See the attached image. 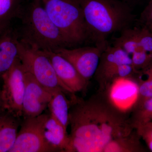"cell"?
I'll list each match as a JSON object with an SVG mask.
<instances>
[{
	"label": "cell",
	"instance_id": "cell-6",
	"mask_svg": "<svg viewBox=\"0 0 152 152\" xmlns=\"http://www.w3.org/2000/svg\"><path fill=\"white\" fill-rule=\"evenodd\" d=\"M48 114L22 119L16 139L9 152H57L48 142L44 134V126Z\"/></svg>",
	"mask_w": 152,
	"mask_h": 152
},
{
	"label": "cell",
	"instance_id": "cell-21",
	"mask_svg": "<svg viewBox=\"0 0 152 152\" xmlns=\"http://www.w3.org/2000/svg\"><path fill=\"white\" fill-rule=\"evenodd\" d=\"M137 37L140 48L144 51L152 55V32L143 26L137 27Z\"/></svg>",
	"mask_w": 152,
	"mask_h": 152
},
{
	"label": "cell",
	"instance_id": "cell-2",
	"mask_svg": "<svg viewBox=\"0 0 152 152\" xmlns=\"http://www.w3.org/2000/svg\"><path fill=\"white\" fill-rule=\"evenodd\" d=\"M89 39L103 51L108 38L132 27L135 20L132 7L123 0H80Z\"/></svg>",
	"mask_w": 152,
	"mask_h": 152
},
{
	"label": "cell",
	"instance_id": "cell-7",
	"mask_svg": "<svg viewBox=\"0 0 152 152\" xmlns=\"http://www.w3.org/2000/svg\"><path fill=\"white\" fill-rule=\"evenodd\" d=\"M25 69L19 58L2 77L1 89L4 107L7 110L22 117L25 90Z\"/></svg>",
	"mask_w": 152,
	"mask_h": 152
},
{
	"label": "cell",
	"instance_id": "cell-12",
	"mask_svg": "<svg viewBox=\"0 0 152 152\" xmlns=\"http://www.w3.org/2000/svg\"><path fill=\"white\" fill-rule=\"evenodd\" d=\"M19 33L10 26L0 30V79L19 58Z\"/></svg>",
	"mask_w": 152,
	"mask_h": 152
},
{
	"label": "cell",
	"instance_id": "cell-1",
	"mask_svg": "<svg viewBox=\"0 0 152 152\" xmlns=\"http://www.w3.org/2000/svg\"><path fill=\"white\" fill-rule=\"evenodd\" d=\"M69 142L66 152H103L116 138L134 129L129 117L114 103L109 91H97L85 100L70 97Z\"/></svg>",
	"mask_w": 152,
	"mask_h": 152
},
{
	"label": "cell",
	"instance_id": "cell-5",
	"mask_svg": "<svg viewBox=\"0 0 152 152\" xmlns=\"http://www.w3.org/2000/svg\"><path fill=\"white\" fill-rule=\"evenodd\" d=\"M18 51L19 59L25 69L45 88L52 94L58 90L66 91L60 83L50 61L43 51L19 40Z\"/></svg>",
	"mask_w": 152,
	"mask_h": 152
},
{
	"label": "cell",
	"instance_id": "cell-23",
	"mask_svg": "<svg viewBox=\"0 0 152 152\" xmlns=\"http://www.w3.org/2000/svg\"><path fill=\"white\" fill-rule=\"evenodd\" d=\"M134 129L145 142L148 149L152 152V121L139 125Z\"/></svg>",
	"mask_w": 152,
	"mask_h": 152
},
{
	"label": "cell",
	"instance_id": "cell-26",
	"mask_svg": "<svg viewBox=\"0 0 152 152\" xmlns=\"http://www.w3.org/2000/svg\"><path fill=\"white\" fill-rule=\"evenodd\" d=\"M4 110H5V109L4 107V103H3L2 98L1 96V89H0V111Z\"/></svg>",
	"mask_w": 152,
	"mask_h": 152
},
{
	"label": "cell",
	"instance_id": "cell-9",
	"mask_svg": "<svg viewBox=\"0 0 152 152\" xmlns=\"http://www.w3.org/2000/svg\"><path fill=\"white\" fill-rule=\"evenodd\" d=\"M53 51L69 61L88 83L94 77L103 51L96 46L62 48Z\"/></svg>",
	"mask_w": 152,
	"mask_h": 152
},
{
	"label": "cell",
	"instance_id": "cell-11",
	"mask_svg": "<svg viewBox=\"0 0 152 152\" xmlns=\"http://www.w3.org/2000/svg\"><path fill=\"white\" fill-rule=\"evenodd\" d=\"M25 90L23 102V118L37 116L48 108L52 94L25 70Z\"/></svg>",
	"mask_w": 152,
	"mask_h": 152
},
{
	"label": "cell",
	"instance_id": "cell-15",
	"mask_svg": "<svg viewBox=\"0 0 152 152\" xmlns=\"http://www.w3.org/2000/svg\"><path fill=\"white\" fill-rule=\"evenodd\" d=\"M141 139L134 129L128 134L112 140L104 148L103 152H147Z\"/></svg>",
	"mask_w": 152,
	"mask_h": 152
},
{
	"label": "cell",
	"instance_id": "cell-13",
	"mask_svg": "<svg viewBox=\"0 0 152 152\" xmlns=\"http://www.w3.org/2000/svg\"><path fill=\"white\" fill-rule=\"evenodd\" d=\"M4 110L0 111V152H9L13 146L22 119Z\"/></svg>",
	"mask_w": 152,
	"mask_h": 152
},
{
	"label": "cell",
	"instance_id": "cell-4",
	"mask_svg": "<svg viewBox=\"0 0 152 152\" xmlns=\"http://www.w3.org/2000/svg\"><path fill=\"white\" fill-rule=\"evenodd\" d=\"M42 2L69 47L89 40L80 0H42Z\"/></svg>",
	"mask_w": 152,
	"mask_h": 152
},
{
	"label": "cell",
	"instance_id": "cell-25",
	"mask_svg": "<svg viewBox=\"0 0 152 152\" xmlns=\"http://www.w3.org/2000/svg\"><path fill=\"white\" fill-rule=\"evenodd\" d=\"M123 1L132 7V5L135 4L136 3L139 2L141 0H123Z\"/></svg>",
	"mask_w": 152,
	"mask_h": 152
},
{
	"label": "cell",
	"instance_id": "cell-10",
	"mask_svg": "<svg viewBox=\"0 0 152 152\" xmlns=\"http://www.w3.org/2000/svg\"><path fill=\"white\" fill-rule=\"evenodd\" d=\"M50 61L64 89L69 94L85 93L88 90L87 82L69 61L52 50H43Z\"/></svg>",
	"mask_w": 152,
	"mask_h": 152
},
{
	"label": "cell",
	"instance_id": "cell-16",
	"mask_svg": "<svg viewBox=\"0 0 152 152\" xmlns=\"http://www.w3.org/2000/svg\"><path fill=\"white\" fill-rule=\"evenodd\" d=\"M67 95L71 96L64 90L56 91L53 94L48 107L50 113L67 131L69 126V110L71 104L70 99H68Z\"/></svg>",
	"mask_w": 152,
	"mask_h": 152
},
{
	"label": "cell",
	"instance_id": "cell-18",
	"mask_svg": "<svg viewBox=\"0 0 152 152\" xmlns=\"http://www.w3.org/2000/svg\"><path fill=\"white\" fill-rule=\"evenodd\" d=\"M113 45L119 47L130 56L141 50L139 45L137 27H131L123 30L118 37L113 38Z\"/></svg>",
	"mask_w": 152,
	"mask_h": 152
},
{
	"label": "cell",
	"instance_id": "cell-17",
	"mask_svg": "<svg viewBox=\"0 0 152 152\" xmlns=\"http://www.w3.org/2000/svg\"><path fill=\"white\" fill-rule=\"evenodd\" d=\"M135 82L137 84V93L136 100L133 106L138 105L147 99L152 97V61L141 71Z\"/></svg>",
	"mask_w": 152,
	"mask_h": 152
},
{
	"label": "cell",
	"instance_id": "cell-22",
	"mask_svg": "<svg viewBox=\"0 0 152 152\" xmlns=\"http://www.w3.org/2000/svg\"><path fill=\"white\" fill-rule=\"evenodd\" d=\"M131 57L133 67L138 73L152 61V55L142 50L135 52Z\"/></svg>",
	"mask_w": 152,
	"mask_h": 152
},
{
	"label": "cell",
	"instance_id": "cell-14",
	"mask_svg": "<svg viewBox=\"0 0 152 152\" xmlns=\"http://www.w3.org/2000/svg\"><path fill=\"white\" fill-rule=\"evenodd\" d=\"M44 134L57 152H66L69 142L67 131L50 113L44 125Z\"/></svg>",
	"mask_w": 152,
	"mask_h": 152
},
{
	"label": "cell",
	"instance_id": "cell-8",
	"mask_svg": "<svg viewBox=\"0 0 152 152\" xmlns=\"http://www.w3.org/2000/svg\"><path fill=\"white\" fill-rule=\"evenodd\" d=\"M124 64H132L131 56L119 47L109 45L102 53L94 76L98 91H110L119 67Z\"/></svg>",
	"mask_w": 152,
	"mask_h": 152
},
{
	"label": "cell",
	"instance_id": "cell-3",
	"mask_svg": "<svg viewBox=\"0 0 152 152\" xmlns=\"http://www.w3.org/2000/svg\"><path fill=\"white\" fill-rule=\"evenodd\" d=\"M21 21L20 40L42 50L69 48L65 39L53 23L42 0H31L23 6L18 18Z\"/></svg>",
	"mask_w": 152,
	"mask_h": 152
},
{
	"label": "cell",
	"instance_id": "cell-19",
	"mask_svg": "<svg viewBox=\"0 0 152 152\" xmlns=\"http://www.w3.org/2000/svg\"><path fill=\"white\" fill-rule=\"evenodd\" d=\"M24 4L23 0H0V30L10 26L18 18Z\"/></svg>",
	"mask_w": 152,
	"mask_h": 152
},
{
	"label": "cell",
	"instance_id": "cell-20",
	"mask_svg": "<svg viewBox=\"0 0 152 152\" xmlns=\"http://www.w3.org/2000/svg\"><path fill=\"white\" fill-rule=\"evenodd\" d=\"M129 119L134 129L139 125L152 121V97L133 106Z\"/></svg>",
	"mask_w": 152,
	"mask_h": 152
},
{
	"label": "cell",
	"instance_id": "cell-24",
	"mask_svg": "<svg viewBox=\"0 0 152 152\" xmlns=\"http://www.w3.org/2000/svg\"><path fill=\"white\" fill-rule=\"evenodd\" d=\"M139 22L141 26L148 28L152 32V0L142 12Z\"/></svg>",
	"mask_w": 152,
	"mask_h": 152
}]
</instances>
